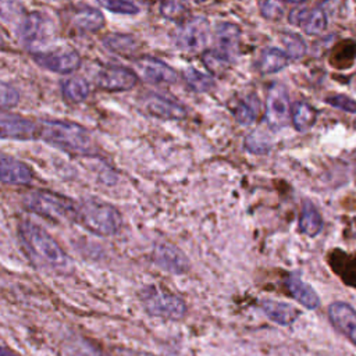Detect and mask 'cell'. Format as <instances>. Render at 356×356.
Segmentation results:
<instances>
[{"instance_id":"6da1fadb","label":"cell","mask_w":356,"mask_h":356,"mask_svg":"<svg viewBox=\"0 0 356 356\" xmlns=\"http://www.w3.org/2000/svg\"><path fill=\"white\" fill-rule=\"evenodd\" d=\"M18 236L26 254L38 264L60 274L72 273L74 261L71 257L40 225L31 220H22L18 224Z\"/></svg>"},{"instance_id":"52a82bcc","label":"cell","mask_w":356,"mask_h":356,"mask_svg":"<svg viewBox=\"0 0 356 356\" xmlns=\"http://www.w3.org/2000/svg\"><path fill=\"white\" fill-rule=\"evenodd\" d=\"M210 39V24L206 17L186 18L175 33L177 46L185 53H203Z\"/></svg>"},{"instance_id":"4fadbf2b","label":"cell","mask_w":356,"mask_h":356,"mask_svg":"<svg viewBox=\"0 0 356 356\" xmlns=\"http://www.w3.org/2000/svg\"><path fill=\"white\" fill-rule=\"evenodd\" d=\"M136 70L140 76L152 85H172L177 82V72L167 63L143 56L136 60Z\"/></svg>"},{"instance_id":"74e56055","label":"cell","mask_w":356,"mask_h":356,"mask_svg":"<svg viewBox=\"0 0 356 356\" xmlns=\"http://www.w3.org/2000/svg\"><path fill=\"white\" fill-rule=\"evenodd\" d=\"M325 103L339 108L342 111H346L349 114H356V100H353L352 97L346 96V95H331L328 97H325Z\"/></svg>"},{"instance_id":"cb8c5ba5","label":"cell","mask_w":356,"mask_h":356,"mask_svg":"<svg viewBox=\"0 0 356 356\" xmlns=\"http://www.w3.org/2000/svg\"><path fill=\"white\" fill-rule=\"evenodd\" d=\"M261 309L267 314L270 320H273L277 324L288 325L292 324V321L298 317L299 312L289 303L284 302H274V300H263Z\"/></svg>"},{"instance_id":"4316f807","label":"cell","mask_w":356,"mask_h":356,"mask_svg":"<svg viewBox=\"0 0 356 356\" xmlns=\"http://www.w3.org/2000/svg\"><path fill=\"white\" fill-rule=\"evenodd\" d=\"M323 228V220L317 209L306 202L302 207L300 217H299V229L300 232L309 235V236H316Z\"/></svg>"},{"instance_id":"9a60e30c","label":"cell","mask_w":356,"mask_h":356,"mask_svg":"<svg viewBox=\"0 0 356 356\" xmlns=\"http://www.w3.org/2000/svg\"><path fill=\"white\" fill-rule=\"evenodd\" d=\"M33 179L32 168L7 153L0 152V182L7 185H28Z\"/></svg>"},{"instance_id":"d4e9b609","label":"cell","mask_w":356,"mask_h":356,"mask_svg":"<svg viewBox=\"0 0 356 356\" xmlns=\"http://www.w3.org/2000/svg\"><path fill=\"white\" fill-rule=\"evenodd\" d=\"M90 92L88 81L82 76H71L61 82V95L70 104L82 103Z\"/></svg>"},{"instance_id":"b9f144b4","label":"cell","mask_w":356,"mask_h":356,"mask_svg":"<svg viewBox=\"0 0 356 356\" xmlns=\"http://www.w3.org/2000/svg\"><path fill=\"white\" fill-rule=\"evenodd\" d=\"M348 338L353 342V345L356 346V328H353L349 334H348Z\"/></svg>"},{"instance_id":"603a6c76","label":"cell","mask_w":356,"mask_h":356,"mask_svg":"<svg viewBox=\"0 0 356 356\" xmlns=\"http://www.w3.org/2000/svg\"><path fill=\"white\" fill-rule=\"evenodd\" d=\"M286 286H288V291L291 292V295L306 309H316L318 306L320 300H318L316 291L310 285L303 282L299 277H296V275L288 277Z\"/></svg>"},{"instance_id":"83f0119b","label":"cell","mask_w":356,"mask_h":356,"mask_svg":"<svg viewBox=\"0 0 356 356\" xmlns=\"http://www.w3.org/2000/svg\"><path fill=\"white\" fill-rule=\"evenodd\" d=\"M182 78L186 86L196 93H206L214 86V79L211 78V75L202 72L195 67L185 68L182 72Z\"/></svg>"},{"instance_id":"4dcf8cb0","label":"cell","mask_w":356,"mask_h":356,"mask_svg":"<svg viewBox=\"0 0 356 356\" xmlns=\"http://www.w3.org/2000/svg\"><path fill=\"white\" fill-rule=\"evenodd\" d=\"M327 25H328V18L323 7H314V8H310V13L302 26L307 35L318 36L327 29Z\"/></svg>"},{"instance_id":"7a4b0ae2","label":"cell","mask_w":356,"mask_h":356,"mask_svg":"<svg viewBox=\"0 0 356 356\" xmlns=\"http://www.w3.org/2000/svg\"><path fill=\"white\" fill-rule=\"evenodd\" d=\"M38 139L70 153L88 154L92 153L95 149L90 132L85 127L67 120H39Z\"/></svg>"},{"instance_id":"f6af8a7d","label":"cell","mask_w":356,"mask_h":356,"mask_svg":"<svg viewBox=\"0 0 356 356\" xmlns=\"http://www.w3.org/2000/svg\"><path fill=\"white\" fill-rule=\"evenodd\" d=\"M193 1H195V3H204L206 0H193Z\"/></svg>"},{"instance_id":"e0dca14e","label":"cell","mask_w":356,"mask_h":356,"mask_svg":"<svg viewBox=\"0 0 356 356\" xmlns=\"http://www.w3.org/2000/svg\"><path fill=\"white\" fill-rule=\"evenodd\" d=\"M68 21L72 25V28L81 31V32H97L100 31L106 19L100 10L90 7V6H76L70 10Z\"/></svg>"},{"instance_id":"44dd1931","label":"cell","mask_w":356,"mask_h":356,"mask_svg":"<svg viewBox=\"0 0 356 356\" xmlns=\"http://www.w3.org/2000/svg\"><path fill=\"white\" fill-rule=\"evenodd\" d=\"M317 121L316 108L307 102H295L291 107V122L298 132H306Z\"/></svg>"},{"instance_id":"277c9868","label":"cell","mask_w":356,"mask_h":356,"mask_svg":"<svg viewBox=\"0 0 356 356\" xmlns=\"http://www.w3.org/2000/svg\"><path fill=\"white\" fill-rule=\"evenodd\" d=\"M24 206L33 214L53 222H75L76 202L51 191L36 189L25 193Z\"/></svg>"},{"instance_id":"2e32d148","label":"cell","mask_w":356,"mask_h":356,"mask_svg":"<svg viewBox=\"0 0 356 356\" xmlns=\"http://www.w3.org/2000/svg\"><path fill=\"white\" fill-rule=\"evenodd\" d=\"M241 28L229 21L218 22L216 26V49L224 54L231 63L239 53Z\"/></svg>"},{"instance_id":"60d3db41","label":"cell","mask_w":356,"mask_h":356,"mask_svg":"<svg viewBox=\"0 0 356 356\" xmlns=\"http://www.w3.org/2000/svg\"><path fill=\"white\" fill-rule=\"evenodd\" d=\"M0 356H18V355L7 346H0Z\"/></svg>"},{"instance_id":"7c38bea8","label":"cell","mask_w":356,"mask_h":356,"mask_svg":"<svg viewBox=\"0 0 356 356\" xmlns=\"http://www.w3.org/2000/svg\"><path fill=\"white\" fill-rule=\"evenodd\" d=\"M0 139H38V121L0 108Z\"/></svg>"},{"instance_id":"f1b7e54d","label":"cell","mask_w":356,"mask_h":356,"mask_svg":"<svg viewBox=\"0 0 356 356\" xmlns=\"http://www.w3.org/2000/svg\"><path fill=\"white\" fill-rule=\"evenodd\" d=\"M202 61L203 65L206 67V70L213 74V75H221L224 74L229 67H231V61L221 54L217 49H209L204 50L202 53Z\"/></svg>"},{"instance_id":"836d02e7","label":"cell","mask_w":356,"mask_h":356,"mask_svg":"<svg viewBox=\"0 0 356 356\" xmlns=\"http://www.w3.org/2000/svg\"><path fill=\"white\" fill-rule=\"evenodd\" d=\"M22 0H0V17L6 21L21 19L24 17Z\"/></svg>"},{"instance_id":"f546056e","label":"cell","mask_w":356,"mask_h":356,"mask_svg":"<svg viewBox=\"0 0 356 356\" xmlns=\"http://www.w3.org/2000/svg\"><path fill=\"white\" fill-rule=\"evenodd\" d=\"M281 43H282L284 51L289 60H299L307 51V46H306V42L303 40V38L293 32L282 33Z\"/></svg>"},{"instance_id":"5bb4252c","label":"cell","mask_w":356,"mask_h":356,"mask_svg":"<svg viewBox=\"0 0 356 356\" xmlns=\"http://www.w3.org/2000/svg\"><path fill=\"white\" fill-rule=\"evenodd\" d=\"M143 108L147 114L163 120H184L188 115L184 104L157 93H149L143 99Z\"/></svg>"},{"instance_id":"5b68a950","label":"cell","mask_w":356,"mask_h":356,"mask_svg":"<svg viewBox=\"0 0 356 356\" xmlns=\"http://www.w3.org/2000/svg\"><path fill=\"white\" fill-rule=\"evenodd\" d=\"M139 302L143 310L156 318L179 321L188 313L186 302L164 286L150 284L139 291Z\"/></svg>"},{"instance_id":"d590c367","label":"cell","mask_w":356,"mask_h":356,"mask_svg":"<svg viewBox=\"0 0 356 356\" xmlns=\"http://www.w3.org/2000/svg\"><path fill=\"white\" fill-rule=\"evenodd\" d=\"M285 13L284 0H263L260 4V14L266 19L278 21Z\"/></svg>"},{"instance_id":"7bdbcfd3","label":"cell","mask_w":356,"mask_h":356,"mask_svg":"<svg viewBox=\"0 0 356 356\" xmlns=\"http://www.w3.org/2000/svg\"><path fill=\"white\" fill-rule=\"evenodd\" d=\"M284 1H286V3H289V4H296V6H300V4L306 3L307 0H284Z\"/></svg>"},{"instance_id":"8992f818","label":"cell","mask_w":356,"mask_h":356,"mask_svg":"<svg viewBox=\"0 0 356 356\" xmlns=\"http://www.w3.org/2000/svg\"><path fill=\"white\" fill-rule=\"evenodd\" d=\"M17 29L21 42L29 51H32V54L49 49L47 44L53 36V28L51 21L43 13H26L18 21Z\"/></svg>"},{"instance_id":"e575fe53","label":"cell","mask_w":356,"mask_h":356,"mask_svg":"<svg viewBox=\"0 0 356 356\" xmlns=\"http://www.w3.org/2000/svg\"><path fill=\"white\" fill-rule=\"evenodd\" d=\"M97 3L106 10L117 14L134 15L139 13V7L129 0H97Z\"/></svg>"},{"instance_id":"30bf717a","label":"cell","mask_w":356,"mask_h":356,"mask_svg":"<svg viewBox=\"0 0 356 356\" xmlns=\"http://www.w3.org/2000/svg\"><path fill=\"white\" fill-rule=\"evenodd\" d=\"M93 79L96 86L106 92H125L138 83V75L132 70L113 64L99 68Z\"/></svg>"},{"instance_id":"3957f363","label":"cell","mask_w":356,"mask_h":356,"mask_svg":"<svg viewBox=\"0 0 356 356\" xmlns=\"http://www.w3.org/2000/svg\"><path fill=\"white\" fill-rule=\"evenodd\" d=\"M75 222L92 234L113 236L122 228V216L111 203L88 197L76 202Z\"/></svg>"},{"instance_id":"8d00e7d4","label":"cell","mask_w":356,"mask_h":356,"mask_svg":"<svg viewBox=\"0 0 356 356\" xmlns=\"http://www.w3.org/2000/svg\"><path fill=\"white\" fill-rule=\"evenodd\" d=\"M19 102L18 90L6 82H0V108H11Z\"/></svg>"},{"instance_id":"9c48e42d","label":"cell","mask_w":356,"mask_h":356,"mask_svg":"<svg viewBox=\"0 0 356 356\" xmlns=\"http://www.w3.org/2000/svg\"><path fill=\"white\" fill-rule=\"evenodd\" d=\"M291 103L289 96L284 85L273 83L267 89L266 95V121L274 128L280 129L291 121Z\"/></svg>"},{"instance_id":"ab89813d","label":"cell","mask_w":356,"mask_h":356,"mask_svg":"<svg viewBox=\"0 0 356 356\" xmlns=\"http://www.w3.org/2000/svg\"><path fill=\"white\" fill-rule=\"evenodd\" d=\"M115 356H157L154 353L142 350V349H132V348H117Z\"/></svg>"},{"instance_id":"1f68e13d","label":"cell","mask_w":356,"mask_h":356,"mask_svg":"<svg viewBox=\"0 0 356 356\" xmlns=\"http://www.w3.org/2000/svg\"><path fill=\"white\" fill-rule=\"evenodd\" d=\"M243 146L249 153L266 154L271 149V139L267 135V132L261 129H254L249 135H246L243 140Z\"/></svg>"},{"instance_id":"ba28073f","label":"cell","mask_w":356,"mask_h":356,"mask_svg":"<svg viewBox=\"0 0 356 356\" xmlns=\"http://www.w3.org/2000/svg\"><path fill=\"white\" fill-rule=\"evenodd\" d=\"M33 58L38 65L57 74H71L81 67V54L72 47H49L35 53Z\"/></svg>"},{"instance_id":"f35d334b","label":"cell","mask_w":356,"mask_h":356,"mask_svg":"<svg viewBox=\"0 0 356 356\" xmlns=\"http://www.w3.org/2000/svg\"><path fill=\"white\" fill-rule=\"evenodd\" d=\"M309 13H310V8L306 6H295L288 13V22L295 26H302Z\"/></svg>"},{"instance_id":"484cf974","label":"cell","mask_w":356,"mask_h":356,"mask_svg":"<svg viewBox=\"0 0 356 356\" xmlns=\"http://www.w3.org/2000/svg\"><path fill=\"white\" fill-rule=\"evenodd\" d=\"M232 114L236 122L241 125L253 124L259 114V99L253 95H248L236 100L232 107Z\"/></svg>"},{"instance_id":"ac0fdd59","label":"cell","mask_w":356,"mask_h":356,"mask_svg":"<svg viewBox=\"0 0 356 356\" xmlns=\"http://www.w3.org/2000/svg\"><path fill=\"white\" fill-rule=\"evenodd\" d=\"M61 353L63 356H111L95 341L79 335L65 339L61 345Z\"/></svg>"},{"instance_id":"8fae6325","label":"cell","mask_w":356,"mask_h":356,"mask_svg":"<svg viewBox=\"0 0 356 356\" xmlns=\"http://www.w3.org/2000/svg\"><path fill=\"white\" fill-rule=\"evenodd\" d=\"M152 261L156 267L172 275H182L191 270V261L186 254L168 242H159L153 248Z\"/></svg>"},{"instance_id":"ffe728a7","label":"cell","mask_w":356,"mask_h":356,"mask_svg":"<svg viewBox=\"0 0 356 356\" xmlns=\"http://www.w3.org/2000/svg\"><path fill=\"white\" fill-rule=\"evenodd\" d=\"M103 44L113 53L122 57H134L139 51V42L129 33H108L103 38Z\"/></svg>"},{"instance_id":"d6986e66","label":"cell","mask_w":356,"mask_h":356,"mask_svg":"<svg viewBox=\"0 0 356 356\" xmlns=\"http://www.w3.org/2000/svg\"><path fill=\"white\" fill-rule=\"evenodd\" d=\"M328 317L332 325L343 335L356 328V310L343 302H334L328 306Z\"/></svg>"},{"instance_id":"ee69618b","label":"cell","mask_w":356,"mask_h":356,"mask_svg":"<svg viewBox=\"0 0 356 356\" xmlns=\"http://www.w3.org/2000/svg\"><path fill=\"white\" fill-rule=\"evenodd\" d=\"M6 46H7V43H6V39H4V36H3V33L0 32V50H3V49H6Z\"/></svg>"},{"instance_id":"7402d4cb","label":"cell","mask_w":356,"mask_h":356,"mask_svg":"<svg viewBox=\"0 0 356 356\" xmlns=\"http://www.w3.org/2000/svg\"><path fill=\"white\" fill-rule=\"evenodd\" d=\"M289 63L288 56L278 47H266L261 50L257 67L261 74H275L284 70Z\"/></svg>"},{"instance_id":"d6a6232c","label":"cell","mask_w":356,"mask_h":356,"mask_svg":"<svg viewBox=\"0 0 356 356\" xmlns=\"http://www.w3.org/2000/svg\"><path fill=\"white\" fill-rule=\"evenodd\" d=\"M160 14L170 21L184 22L188 14L186 0H161Z\"/></svg>"}]
</instances>
